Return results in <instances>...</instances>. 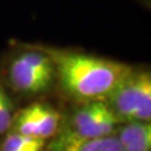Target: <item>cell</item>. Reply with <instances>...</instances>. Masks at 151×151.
I'll list each match as a JSON object with an SVG mask.
<instances>
[{
  "label": "cell",
  "instance_id": "cell-9",
  "mask_svg": "<svg viewBox=\"0 0 151 151\" xmlns=\"http://www.w3.org/2000/svg\"><path fill=\"white\" fill-rule=\"evenodd\" d=\"M14 115L12 101L6 88L0 84V134L11 129Z\"/></svg>",
  "mask_w": 151,
  "mask_h": 151
},
{
  "label": "cell",
  "instance_id": "cell-8",
  "mask_svg": "<svg viewBox=\"0 0 151 151\" xmlns=\"http://www.w3.org/2000/svg\"><path fill=\"white\" fill-rule=\"evenodd\" d=\"M44 147H45L44 140L26 137L11 131L6 137L2 145L0 146V151H24L35 148L43 149Z\"/></svg>",
  "mask_w": 151,
  "mask_h": 151
},
{
  "label": "cell",
  "instance_id": "cell-10",
  "mask_svg": "<svg viewBox=\"0 0 151 151\" xmlns=\"http://www.w3.org/2000/svg\"><path fill=\"white\" fill-rule=\"evenodd\" d=\"M43 149H39V148H35V149H28V150H24V151H42Z\"/></svg>",
  "mask_w": 151,
  "mask_h": 151
},
{
  "label": "cell",
  "instance_id": "cell-5",
  "mask_svg": "<svg viewBox=\"0 0 151 151\" xmlns=\"http://www.w3.org/2000/svg\"><path fill=\"white\" fill-rule=\"evenodd\" d=\"M60 115L46 103H32L14 115L11 128L19 134L46 140L56 134Z\"/></svg>",
  "mask_w": 151,
  "mask_h": 151
},
{
  "label": "cell",
  "instance_id": "cell-7",
  "mask_svg": "<svg viewBox=\"0 0 151 151\" xmlns=\"http://www.w3.org/2000/svg\"><path fill=\"white\" fill-rule=\"evenodd\" d=\"M52 151H123L119 140L114 135L90 140L54 141Z\"/></svg>",
  "mask_w": 151,
  "mask_h": 151
},
{
  "label": "cell",
  "instance_id": "cell-3",
  "mask_svg": "<svg viewBox=\"0 0 151 151\" xmlns=\"http://www.w3.org/2000/svg\"><path fill=\"white\" fill-rule=\"evenodd\" d=\"M26 50L15 56L8 66V82L22 94L47 91L56 78L55 66L48 55L36 45H25Z\"/></svg>",
  "mask_w": 151,
  "mask_h": 151
},
{
  "label": "cell",
  "instance_id": "cell-6",
  "mask_svg": "<svg viewBox=\"0 0 151 151\" xmlns=\"http://www.w3.org/2000/svg\"><path fill=\"white\" fill-rule=\"evenodd\" d=\"M123 151H150V122H127L116 137Z\"/></svg>",
  "mask_w": 151,
  "mask_h": 151
},
{
  "label": "cell",
  "instance_id": "cell-2",
  "mask_svg": "<svg viewBox=\"0 0 151 151\" xmlns=\"http://www.w3.org/2000/svg\"><path fill=\"white\" fill-rule=\"evenodd\" d=\"M104 102L120 122H149L151 119L150 72L133 68Z\"/></svg>",
  "mask_w": 151,
  "mask_h": 151
},
{
  "label": "cell",
  "instance_id": "cell-4",
  "mask_svg": "<svg viewBox=\"0 0 151 151\" xmlns=\"http://www.w3.org/2000/svg\"><path fill=\"white\" fill-rule=\"evenodd\" d=\"M121 123L104 101L85 103L70 116L57 140L75 141L104 138L114 133Z\"/></svg>",
  "mask_w": 151,
  "mask_h": 151
},
{
  "label": "cell",
  "instance_id": "cell-1",
  "mask_svg": "<svg viewBox=\"0 0 151 151\" xmlns=\"http://www.w3.org/2000/svg\"><path fill=\"white\" fill-rule=\"evenodd\" d=\"M36 46L50 57L62 88L85 103L104 101L134 68L122 62L92 54Z\"/></svg>",
  "mask_w": 151,
  "mask_h": 151
}]
</instances>
